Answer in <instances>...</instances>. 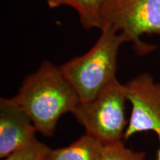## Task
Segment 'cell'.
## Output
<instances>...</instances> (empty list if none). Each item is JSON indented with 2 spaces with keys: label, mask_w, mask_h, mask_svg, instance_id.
Instances as JSON below:
<instances>
[{
  "label": "cell",
  "mask_w": 160,
  "mask_h": 160,
  "mask_svg": "<svg viewBox=\"0 0 160 160\" xmlns=\"http://www.w3.org/2000/svg\"><path fill=\"white\" fill-rule=\"evenodd\" d=\"M13 98L28 113L37 131L49 137L54 133L59 118L73 113L81 101L59 66L48 61L25 78Z\"/></svg>",
  "instance_id": "obj_1"
},
{
  "label": "cell",
  "mask_w": 160,
  "mask_h": 160,
  "mask_svg": "<svg viewBox=\"0 0 160 160\" xmlns=\"http://www.w3.org/2000/svg\"><path fill=\"white\" fill-rule=\"evenodd\" d=\"M101 31L99 39L87 53L59 66L81 102L93 99L117 79L118 51L122 44L129 42L125 34L111 28L104 27Z\"/></svg>",
  "instance_id": "obj_2"
},
{
  "label": "cell",
  "mask_w": 160,
  "mask_h": 160,
  "mask_svg": "<svg viewBox=\"0 0 160 160\" xmlns=\"http://www.w3.org/2000/svg\"><path fill=\"white\" fill-rule=\"evenodd\" d=\"M126 99L123 84L117 79L88 102H81L73 115L85 133L104 145L122 141L128 121L125 117Z\"/></svg>",
  "instance_id": "obj_3"
},
{
  "label": "cell",
  "mask_w": 160,
  "mask_h": 160,
  "mask_svg": "<svg viewBox=\"0 0 160 160\" xmlns=\"http://www.w3.org/2000/svg\"><path fill=\"white\" fill-rule=\"evenodd\" d=\"M102 19V28L123 33L139 53H146L152 48L143 43L141 37L160 35V0H105Z\"/></svg>",
  "instance_id": "obj_4"
},
{
  "label": "cell",
  "mask_w": 160,
  "mask_h": 160,
  "mask_svg": "<svg viewBox=\"0 0 160 160\" xmlns=\"http://www.w3.org/2000/svg\"><path fill=\"white\" fill-rule=\"evenodd\" d=\"M127 101L131 104V113L123 139L137 133L153 131L160 142V82L153 77L142 73L123 84Z\"/></svg>",
  "instance_id": "obj_5"
},
{
  "label": "cell",
  "mask_w": 160,
  "mask_h": 160,
  "mask_svg": "<svg viewBox=\"0 0 160 160\" xmlns=\"http://www.w3.org/2000/svg\"><path fill=\"white\" fill-rule=\"evenodd\" d=\"M37 128L13 98L0 99V158L3 159L35 137Z\"/></svg>",
  "instance_id": "obj_6"
},
{
  "label": "cell",
  "mask_w": 160,
  "mask_h": 160,
  "mask_svg": "<svg viewBox=\"0 0 160 160\" xmlns=\"http://www.w3.org/2000/svg\"><path fill=\"white\" fill-rule=\"evenodd\" d=\"M104 145L88 134L68 146L50 149L45 160H102Z\"/></svg>",
  "instance_id": "obj_7"
},
{
  "label": "cell",
  "mask_w": 160,
  "mask_h": 160,
  "mask_svg": "<svg viewBox=\"0 0 160 160\" xmlns=\"http://www.w3.org/2000/svg\"><path fill=\"white\" fill-rule=\"evenodd\" d=\"M51 8L71 6L77 12L84 28H102V11L105 0H45Z\"/></svg>",
  "instance_id": "obj_8"
},
{
  "label": "cell",
  "mask_w": 160,
  "mask_h": 160,
  "mask_svg": "<svg viewBox=\"0 0 160 160\" xmlns=\"http://www.w3.org/2000/svg\"><path fill=\"white\" fill-rule=\"evenodd\" d=\"M50 149L48 146L34 137L2 160H45Z\"/></svg>",
  "instance_id": "obj_9"
},
{
  "label": "cell",
  "mask_w": 160,
  "mask_h": 160,
  "mask_svg": "<svg viewBox=\"0 0 160 160\" xmlns=\"http://www.w3.org/2000/svg\"><path fill=\"white\" fill-rule=\"evenodd\" d=\"M144 152H137L128 148L123 141L104 145L102 160H145Z\"/></svg>",
  "instance_id": "obj_10"
},
{
  "label": "cell",
  "mask_w": 160,
  "mask_h": 160,
  "mask_svg": "<svg viewBox=\"0 0 160 160\" xmlns=\"http://www.w3.org/2000/svg\"><path fill=\"white\" fill-rule=\"evenodd\" d=\"M157 160H160V148L159 149V151L157 152Z\"/></svg>",
  "instance_id": "obj_11"
}]
</instances>
